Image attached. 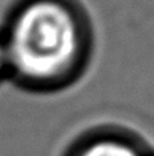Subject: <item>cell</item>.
<instances>
[{
    "mask_svg": "<svg viewBox=\"0 0 154 156\" xmlns=\"http://www.w3.org/2000/svg\"><path fill=\"white\" fill-rule=\"evenodd\" d=\"M3 46L10 73L29 86L68 81L84 58L87 35L67 0H27L15 11Z\"/></svg>",
    "mask_w": 154,
    "mask_h": 156,
    "instance_id": "6da1fadb",
    "label": "cell"
},
{
    "mask_svg": "<svg viewBox=\"0 0 154 156\" xmlns=\"http://www.w3.org/2000/svg\"><path fill=\"white\" fill-rule=\"evenodd\" d=\"M73 156H143V153L127 139L100 136L86 142L73 153Z\"/></svg>",
    "mask_w": 154,
    "mask_h": 156,
    "instance_id": "7a4b0ae2",
    "label": "cell"
},
{
    "mask_svg": "<svg viewBox=\"0 0 154 156\" xmlns=\"http://www.w3.org/2000/svg\"><path fill=\"white\" fill-rule=\"evenodd\" d=\"M10 73V67H8V58H6V51L3 46V41L0 38V78L3 75Z\"/></svg>",
    "mask_w": 154,
    "mask_h": 156,
    "instance_id": "3957f363",
    "label": "cell"
}]
</instances>
